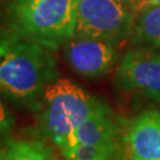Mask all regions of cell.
Returning <instances> with one entry per match:
<instances>
[{
  "label": "cell",
  "instance_id": "6da1fadb",
  "mask_svg": "<svg viewBox=\"0 0 160 160\" xmlns=\"http://www.w3.org/2000/svg\"><path fill=\"white\" fill-rule=\"evenodd\" d=\"M52 52L8 28L0 29L1 96L36 113L46 88L59 78Z\"/></svg>",
  "mask_w": 160,
  "mask_h": 160
},
{
  "label": "cell",
  "instance_id": "7a4b0ae2",
  "mask_svg": "<svg viewBox=\"0 0 160 160\" xmlns=\"http://www.w3.org/2000/svg\"><path fill=\"white\" fill-rule=\"evenodd\" d=\"M6 28L55 51L76 33L77 0H12Z\"/></svg>",
  "mask_w": 160,
  "mask_h": 160
},
{
  "label": "cell",
  "instance_id": "3957f363",
  "mask_svg": "<svg viewBox=\"0 0 160 160\" xmlns=\"http://www.w3.org/2000/svg\"><path fill=\"white\" fill-rule=\"evenodd\" d=\"M102 102L67 78L46 88L37 113L36 133L58 149L69 135Z\"/></svg>",
  "mask_w": 160,
  "mask_h": 160
},
{
  "label": "cell",
  "instance_id": "277c9868",
  "mask_svg": "<svg viewBox=\"0 0 160 160\" xmlns=\"http://www.w3.org/2000/svg\"><path fill=\"white\" fill-rule=\"evenodd\" d=\"M134 18L128 0H77L75 34L118 44L131 34Z\"/></svg>",
  "mask_w": 160,
  "mask_h": 160
},
{
  "label": "cell",
  "instance_id": "5b68a950",
  "mask_svg": "<svg viewBox=\"0 0 160 160\" xmlns=\"http://www.w3.org/2000/svg\"><path fill=\"white\" fill-rule=\"evenodd\" d=\"M121 87L160 102V51L148 46L129 50L116 71Z\"/></svg>",
  "mask_w": 160,
  "mask_h": 160
},
{
  "label": "cell",
  "instance_id": "8992f818",
  "mask_svg": "<svg viewBox=\"0 0 160 160\" xmlns=\"http://www.w3.org/2000/svg\"><path fill=\"white\" fill-rule=\"evenodd\" d=\"M116 45L108 40L75 34L63 45L64 56L75 72L96 78L107 74L118 61Z\"/></svg>",
  "mask_w": 160,
  "mask_h": 160
},
{
  "label": "cell",
  "instance_id": "52a82bcc",
  "mask_svg": "<svg viewBox=\"0 0 160 160\" xmlns=\"http://www.w3.org/2000/svg\"><path fill=\"white\" fill-rule=\"evenodd\" d=\"M123 145L128 160H160V112L146 110L133 119Z\"/></svg>",
  "mask_w": 160,
  "mask_h": 160
},
{
  "label": "cell",
  "instance_id": "ba28073f",
  "mask_svg": "<svg viewBox=\"0 0 160 160\" xmlns=\"http://www.w3.org/2000/svg\"><path fill=\"white\" fill-rule=\"evenodd\" d=\"M121 132L122 127L120 120L115 116L108 104L102 101L92 114L69 135L59 151L62 152L80 143L101 142L121 139Z\"/></svg>",
  "mask_w": 160,
  "mask_h": 160
},
{
  "label": "cell",
  "instance_id": "9c48e42d",
  "mask_svg": "<svg viewBox=\"0 0 160 160\" xmlns=\"http://www.w3.org/2000/svg\"><path fill=\"white\" fill-rule=\"evenodd\" d=\"M0 160H59L49 143L37 138H8L1 146Z\"/></svg>",
  "mask_w": 160,
  "mask_h": 160
},
{
  "label": "cell",
  "instance_id": "30bf717a",
  "mask_svg": "<svg viewBox=\"0 0 160 160\" xmlns=\"http://www.w3.org/2000/svg\"><path fill=\"white\" fill-rule=\"evenodd\" d=\"M125 145L121 139L92 143H80L62 151L65 160H121Z\"/></svg>",
  "mask_w": 160,
  "mask_h": 160
},
{
  "label": "cell",
  "instance_id": "8fae6325",
  "mask_svg": "<svg viewBox=\"0 0 160 160\" xmlns=\"http://www.w3.org/2000/svg\"><path fill=\"white\" fill-rule=\"evenodd\" d=\"M132 34L138 44L160 50V5L149 6L135 13Z\"/></svg>",
  "mask_w": 160,
  "mask_h": 160
},
{
  "label": "cell",
  "instance_id": "7c38bea8",
  "mask_svg": "<svg viewBox=\"0 0 160 160\" xmlns=\"http://www.w3.org/2000/svg\"><path fill=\"white\" fill-rule=\"evenodd\" d=\"M14 127V118L12 116L10 110L0 101V148L2 143L10 138L12 129Z\"/></svg>",
  "mask_w": 160,
  "mask_h": 160
},
{
  "label": "cell",
  "instance_id": "4fadbf2b",
  "mask_svg": "<svg viewBox=\"0 0 160 160\" xmlns=\"http://www.w3.org/2000/svg\"><path fill=\"white\" fill-rule=\"evenodd\" d=\"M128 2L135 13L149 6L160 5V0H128Z\"/></svg>",
  "mask_w": 160,
  "mask_h": 160
},
{
  "label": "cell",
  "instance_id": "5bb4252c",
  "mask_svg": "<svg viewBox=\"0 0 160 160\" xmlns=\"http://www.w3.org/2000/svg\"><path fill=\"white\" fill-rule=\"evenodd\" d=\"M0 153H1V148H0Z\"/></svg>",
  "mask_w": 160,
  "mask_h": 160
}]
</instances>
